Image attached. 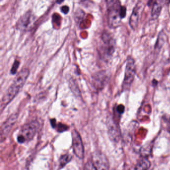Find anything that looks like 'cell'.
<instances>
[{
	"label": "cell",
	"instance_id": "obj_1",
	"mask_svg": "<svg viewBox=\"0 0 170 170\" xmlns=\"http://www.w3.org/2000/svg\"><path fill=\"white\" fill-rule=\"evenodd\" d=\"M30 74V70L27 68L22 69L18 73L8 89L5 91L1 102L2 111L11 102L21 90Z\"/></svg>",
	"mask_w": 170,
	"mask_h": 170
},
{
	"label": "cell",
	"instance_id": "obj_2",
	"mask_svg": "<svg viewBox=\"0 0 170 170\" xmlns=\"http://www.w3.org/2000/svg\"><path fill=\"white\" fill-rule=\"evenodd\" d=\"M107 5L108 24L115 29L120 26L122 19L126 16V7L121 5L119 1H108Z\"/></svg>",
	"mask_w": 170,
	"mask_h": 170
},
{
	"label": "cell",
	"instance_id": "obj_3",
	"mask_svg": "<svg viewBox=\"0 0 170 170\" xmlns=\"http://www.w3.org/2000/svg\"><path fill=\"white\" fill-rule=\"evenodd\" d=\"M102 44L100 47V55L103 59H109L115 51V41L109 34L104 33L102 36Z\"/></svg>",
	"mask_w": 170,
	"mask_h": 170
},
{
	"label": "cell",
	"instance_id": "obj_4",
	"mask_svg": "<svg viewBox=\"0 0 170 170\" xmlns=\"http://www.w3.org/2000/svg\"><path fill=\"white\" fill-rule=\"evenodd\" d=\"M38 127L39 124L37 121L31 122L23 125L17 137L18 142L23 143L32 140L36 135Z\"/></svg>",
	"mask_w": 170,
	"mask_h": 170
},
{
	"label": "cell",
	"instance_id": "obj_5",
	"mask_svg": "<svg viewBox=\"0 0 170 170\" xmlns=\"http://www.w3.org/2000/svg\"><path fill=\"white\" fill-rule=\"evenodd\" d=\"M136 73V66L134 59L131 56L127 58L125 76L122 84L123 90H128L130 88L134 80Z\"/></svg>",
	"mask_w": 170,
	"mask_h": 170
},
{
	"label": "cell",
	"instance_id": "obj_6",
	"mask_svg": "<svg viewBox=\"0 0 170 170\" xmlns=\"http://www.w3.org/2000/svg\"><path fill=\"white\" fill-rule=\"evenodd\" d=\"M35 21V16L32 12L27 11L19 18L16 22V29L21 31L29 30L31 29Z\"/></svg>",
	"mask_w": 170,
	"mask_h": 170
},
{
	"label": "cell",
	"instance_id": "obj_7",
	"mask_svg": "<svg viewBox=\"0 0 170 170\" xmlns=\"http://www.w3.org/2000/svg\"><path fill=\"white\" fill-rule=\"evenodd\" d=\"M72 147L74 154L78 158L83 159L84 157V148L81 136L76 130L72 132Z\"/></svg>",
	"mask_w": 170,
	"mask_h": 170
},
{
	"label": "cell",
	"instance_id": "obj_8",
	"mask_svg": "<svg viewBox=\"0 0 170 170\" xmlns=\"http://www.w3.org/2000/svg\"><path fill=\"white\" fill-rule=\"evenodd\" d=\"M92 163L97 170H109V164L107 157L100 151L92 154Z\"/></svg>",
	"mask_w": 170,
	"mask_h": 170
},
{
	"label": "cell",
	"instance_id": "obj_9",
	"mask_svg": "<svg viewBox=\"0 0 170 170\" xmlns=\"http://www.w3.org/2000/svg\"><path fill=\"white\" fill-rule=\"evenodd\" d=\"M144 8L142 2L139 1L133 9L131 15L129 19V24L133 30H135L138 24L140 14Z\"/></svg>",
	"mask_w": 170,
	"mask_h": 170
},
{
	"label": "cell",
	"instance_id": "obj_10",
	"mask_svg": "<svg viewBox=\"0 0 170 170\" xmlns=\"http://www.w3.org/2000/svg\"><path fill=\"white\" fill-rule=\"evenodd\" d=\"M18 118L16 114L12 115L4 123L1 128V142L4 140L8 136L11 129L16 122Z\"/></svg>",
	"mask_w": 170,
	"mask_h": 170
},
{
	"label": "cell",
	"instance_id": "obj_11",
	"mask_svg": "<svg viewBox=\"0 0 170 170\" xmlns=\"http://www.w3.org/2000/svg\"><path fill=\"white\" fill-rule=\"evenodd\" d=\"M93 83L96 89H103L108 80V76L104 71L97 73L93 76Z\"/></svg>",
	"mask_w": 170,
	"mask_h": 170
},
{
	"label": "cell",
	"instance_id": "obj_12",
	"mask_svg": "<svg viewBox=\"0 0 170 170\" xmlns=\"http://www.w3.org/2000/svg\"><path fill=\"white\" fill-rule=\"evenodd\" d=\"M164 2H165L162 1H157L154 2L151 11V17L153 19H156L159 18L162 11L163 6L164 5L163 4Z\"/></svg>",
	"mask_w": 170,
	"mask_h": 170
},
{
	"label": "cell",
	"instance_id": "obj_13",
	"mask_svg": "<svg viewBox=\"0 0 170 170\" xmlns=\"http://www.w3.org/2000/svg\"><path fill=\"white\" fill-rule=\"evenodd\" d=\"M151 166L150 161L146 158H143L136 164L135 170H148Z\"/></svg>",
	"mask_w": 170,
	"mask_h": 170
},
{
	"label": "cell",
	"instance_id": "obj_14",
	"mask_svg": "<svg viewBox=\"0 0 170 170\" xmlns=\"http://www.w3.org/2000/svg\"><path fill=\"white\" fill-rule=\"evenodd\" d=\"M165 37H166L165 34L163 32H161L158 37L155 48H158V49L161 48V47L163 45L165 41Z\"/></svg>",
	"mask_w": 170,
	"mask_h": 170
},
{
	"label": "cell",
	"instance_id": "obj_15",
	"mask_svg": "<svg viewBox=\"0 0 170 170\" xmlns=\"http://www.w3.org/2000/svg\"><path fill=\"white\" fill-rule=\"evenodd\" d=\"M72 159L71 155L69 154H65L62 156L60 159V166L62 167H63L66 166L68 163L70 162Z\"/></svg>",
	"mask_w": 170,
	"mask_h": 170
},
{
	"label": "cell",
	"instance_id": "obj_16",
	"mask_svg": "<svg viewBox=\"0 0 170 170\" xmlns=\"http://www.w3.org/2000/svg\"><path fill=\"white\" fill-rule=\"evenodd\" d=\"M19 66V62L18 60H16L14 62L13 65H12V67L11 69V73L13 75L16 74L17 70H18V68Z\"/></svg>",
	"mask_w": 170,
	"mask_h": 170
},
{
	"label": "cell",
	"instance_id": "obj_17",
	"mask_svg": "<svg viewBox=\"0 0 170 170\" xmlns=\"http://www.w3.org/2000/svg\"><path fill=\"white\" fill-rule=\"evenodd\" d=\"M84 170H97L91 162H87L84 166Z\"/></svg>",
	"mask_w": 170,
	"mask_h": 170
},
{
	"label": "cell",
	"instance_id": "obj_18",
	"mask_svg": "<svg viewBox=\"0 0 170 170\" xmlns=\"http://www.w3.org/2000/svg\"><path fill=\"white\" fill-rule=\"evenodd\" d=\"M125 107L122 104H120L117 107V111L119 114H122L124 112Z\"/></svg>",
	"mask_w": 170,
	"mask_h": 170
},
{
	"label": "cell",
	"instance_id": "obj_19",
	"mask_svg": "<svg viewBox=\"0 0 170 170\" xmlns=\"http://www.w3.org/2000/svg\"><path fill=\"white\" fill-rule=\"evenodd\" d=\"M60 10H61V12L63 14H67L69 12V8L67 5H63L62 7H61Z\"/></svg>",
	"mask_w": 170,
	"mask_h": 170
},
{
	"label": "cell",
	"instance_id": "obj_20",
	"mask_svg": "<svg viewBox=\"0 0 170 170\" xmlns=\"http://www.w3.org/2000/svg\"><path fill=\"white\" fill-rule=\"evenodd\" d=\"M67 129V127L66 126H64V125H60L58 126V130L59 132H63L66 130V129Z\"/></svg>",
	"mask_w": 170,
	"mask_h": 170
},
{
	"label": "cell",
	"instance_id": "obj_21",
	"mask_svg": "<svg viewBox=\"0 0 170 170\" xmlns=\"http://www.w3.org/2000/svg\"><path fill=\"white\" fill-rule=\"evenodd\" d=\"M51 125H52V127L55 128V126H56V124H55V120H51Z\"/></svg>",
	"mask_w": 170,
	"mask_h": 170
}]
</instances>
